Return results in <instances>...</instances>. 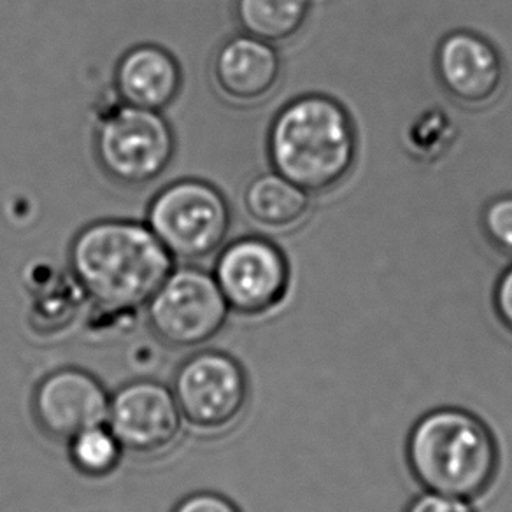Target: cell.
Wrapping results in <instances>:
<instances>
[{
    "label": "cell",
    "mask_w": 512,
    "mask_h": 512,
    "mask_svg": "<svg viewBox=\"0 0 512 512\" xmlns=\"http://www.w3.org/2000/svg\"><path fill=\"white\" fill-rule=\"evenodd\" d=\"M171 512H242L234 500L220 491L199 490L188 493Z\"/></svg>",
    "instance_id": "d6986e66"
},
{
    "label": "cell",
    "mask_w": 512,
    "mask_h": 512,
    "mask_svg": "<svg viewBox=\"0 0 512 512\" xmlns=\"http://www.w3.org/2000/svg\"><path fill=\"white\" fill-rule=\"evenodd\" d=\"M491 304L498 323L512 335V262L498 276Z\"/></svg>",
    "instance_id": "ffe728a7"
},
{
    "label": "cell",
    "mask_w": 512,
    "mask_h": 512,
    "mask_svg": "<svg viewBox=\"0 0 512 512\" xmlns=\"http://www.w3.org/2000/svg\"><path fill=\"white\" fill-rule=\"evenodd\" d=\"M267 148L274 171L306 192H328L353 171L355 123L339 100L307 93L276 114Z\"/></svg>",
    "instance_id": "3957f363"
},
{
    "label": "cell",
    "mask_w": 512,
    "mask_h": 512,
    "mask_svg": "<svg viewBox=\"0 0 512 512\" xmlns=\"http://www.w3.org/2000/svg\"><path fill=\"white\" fill-rule=\"evenodd\" d=\"M421 490L476 502L497 483L502 453L490 425L469 409L441 406L421 414L404 446Z\"/></svg>",
    "instance_id": "7a4b0ae2"
},
{
    "label": "cell",
    "mask_w": 512,
    "mask_h": 512,
    "mask_svg": "<svg viewBox=\"0 0 512 512\" xmlns=\"http://www.w3.org/2000/svg\"><path fill=\"white\" fill-rule=\"evenodd\" d=\"M402 512H477L472 500L421 490L407 502Z\"/></svg>",
    "instance_id": "ac0fdd59"
},
{
    "label": "cell",
    "mask_w": 512,
    "mask_h": 512,
    "mask_svg": "<svg viewBox=\"0 0 512 512\" xmlns=\"http://www.w3.org/2000/svg\"><path fill=\"white\" fill-rule=\"evenodd\" d=\"M171 388L185 427L200 437L234 430L251 400L248 372L223 349H195L174 370Z\"/></svg>",
    "instance_id": "277c9868"
},
{
    "label": "cell",
    "mask_w": 512,
    "mask_h": 512,
    "mask_svg": "<svg viewBox=\"0 0 512 512\" xmlns=\"http://www.w3.org/2000/svg\"><path fill=\"white\" fill-rule=\"evenodd\" d=\"M309 11L311 0H235V16L244 34L272 44L297 36Z\"/></svg>",
    "instance_id": "9a60e30c"
},
{
    "label": "cell",
    "mask_w": 512,
    "mask_h": 512,
    "mask_svg": "<svg viewBox=\"0 0 512 512\" xmlns=\"http://www.w3.org/2000/svg\"><path fill=\"white\" fill-rule=\"evenodd\" d=\"M144 309L153 337L181 351L204 348L232 313L214 274L192 265L172 269Z\"/></svg>",
    "instance_id": "5b68a950"
},
{
    "label": "cell",
    "mask_w": 512,
    "mask_h": 512,
    "mask_svg": "<svg viewBox=\"0 0 512 512\" xmlns=\"http://www.w3.org/2000/svg\"><path fill=\"white\" fill-rule=\"evenodd\" d=\"M174 148L171 125L160 111L128 104L102 121L95 139L100 165L125 185L157 179L171 164Z\"/></svg>",
    "instance_id": "52a82bcc"
},
{
    "label": "cell",
    "mask_w": 512,
    "mask_h": 512,
    "mask_svg": "<svg viewBox=\"0 0 512 512\" xmlns=\"http://www.w3.org/2000/svg\"><path fill=\"white\" fill-rule=\"evenodd\" d=\"M71 271L93 309L109 318H132L174 269V256L148 225L97 221L71 246Z\"/></svg>",
    "instance_id": "6da1fadb"
},
{
    "label": "cell",
    "mask_w": 512,
    "mask_h": 512,
    "mask_svg": "<svg viewBox=\"0 0 512 512\" xmlns=\"http://www.w3.org/2000/svg\"><path fill=\"white\" fill-rule=\"evenodd\" d=\"M213 274L230 311L246 318L276 311L292 283L283 249L256 235L235 239L221 249Z\"/></svg>",
    "instance_id": "ba28073f"
},
{
    "label": "cell",
    "mask_w": 512,
    "mask_h": 512,
    "mask_svg": "<svg viewBox=\"0 0 512 512\" xmlns=\"http://www.w3.org/2000/svg\"><path fill=\"white\" fill-rule=\"evenodd\" d=\"M107 427L128 455L160 458L183 439L185 420L171 384L137 377L111 393Z\"/></svg>",
    "instance_id": "9c48e42d"
},
{
    "label": "cell",
    "mask_w": 512,
    "mask_h": 512,
    "mask_svg": "<svg viewBox=\"0 0 512 512\" xmlns=\"http://www.w3.org/2000/svg\"><path fill=\"white\" fill-rule=\"evenodd\" d=\"M434 65L442 88L463 106L488 104L504 85V60L497 48L470 30H455L442 37Z\"/></svg>",
    "instance_id": "8fae6325"
},
{
    "label": "cell",
    "mask_w": 512,
    "mask_h": 512,
    "mask_svg": "<svg viewBox=\"0 0 512 512\" xmlns=\"http://www.w3.org/2000/svg\"><path fill=\"white\" fill-rule=\"evenodd\" d=\"M214 81L220 92L242 104L267 99L281 78V57L274 44L258 37H232L214 57Z\"/></svg>",
    "instance_id": "7c38bea8"
},
{
    "label": "cell",
    "mask_w": 512,
    "mask_h": 512,
    "mask_svg": "<svg viewBox=\"0 0 512 512\" xmlns=\"http://www.w3.org/2000/svg\"><path fill=\"white\" fill-rule=\"evenodd\" d=\"M111 393L90 370L67 365L51 370L34 386L30 411L36 427L65 444L86 428L107 421Z\"/></svg>",
    "instance_id": "30bf717a"
},
{
    "label": "cell",
    "mask_w": 512,
    "mask_h": 512,
    "mask_svg": "<svg viewBox=\"0 0 512 512\" xmlns=\"http://www.w3.org/2000/svg\"><path fill=\"white\" fill-rule=\"evenodd\" d=\"M148 227L174 258L192 262L220 248L230 228V209L213 185L183 179L151 202Z\"/></svg>",
    "instance_id": "8992f818"
},
{
    "label": "cell",
    "mask_w": 512,
    "mask_h": 512,
    "mask_svg": "<svg viewBox=\"0 0 512 512\" xmlns=\"http://www.w3.org/2000/svg\"><path fill=\"white\" fill-rule=\"evenodd\" d=\"M242 200L249 216L272 230L297 227L311 207V193L276 171L251 179Z\"/></svg>",
    "instance_id": "5bb4252c"
},
{
    "label": "cell",
    "mask_w": 512,
    "mask_h": 512,
    "mask_svg": "<svg viewBox=\"0 0 512 512\" xmlns=\"http://www.w3.org/2000/svg\"><path fill=\"white\" fill-rule=\"evenodd\" d=\"M72 469L83 477L104 479L114 474L125 456V449L111 428L90 427L71 437L64 444Z\"/></svg>",
    "instance_id": "2e32d148"
},
{
    "label": "cell",
    "mask_w": 512,
    "mask_h": 512,
    "mask_svg": "<svg viewBox=\"0 0 512 512\" xmlns=\"http://www.w3.org/2000/svg\"><path fill=\"white\" fill-rule=\"evenodd\" d=\"M481 227L491 246L512 258V193L498 195L484 206Z\"/></svg>",
    "instance_id": "e0dca14e"
},
{
    "label": "cell",
    "mask_w": 512,
    "mask_h": 512,
    "mask_svg": "<svg viewBox=\"0 0 512 512\" xmlns=\"http://www.w3.org/2000/svg\"><path fill=\"white\" fill-rule=\"evenodd\" d=\"M114 81L128 106L164 111L181 90V69L169 51L143 44L121 57Z\"/></svg>",
    "instance_id": "4fadbf2b"
}]
</instances>
